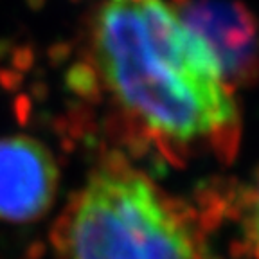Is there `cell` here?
I'll use <instances>...</instances> for the list:
<instances>
[{
  "mask_svg": "<svg viewBox=\"0 0 259 259\" xmlns=\"http://www.w3.org/2000/svg\"><path fill=\"white\" fill-rule=\"evenodd\" d=\"M178 15L212 51L232 90L259 79V24L239 0H177Z\"/></svg>",
  "mask_w": 259,
  "mask_h": 259,
  "instance_id": "cell-3",
  "label": "cell"
},
{
  "mask_svg": "<svg viewBox=\"0 0 259 259\" xmlns=\"http://www.w3.org/2000/svg\"><path fill=\"white\" fill-rule=\"evenodd\" d=\"M103 85L164 151L234 157L239 108L209 45L166 0H105L92 22Z\"/></svg>",
  "mask_w": 259,
  "mask_h": 259,
  "instance_id": "cell-1",
  "label": "cell"
},
{
  "mask_svg": "<svg viewBox=\"0 0 259 259\" xmlns=\"http://www.w3.org/2000/svg\"><path fill=\"white\" fill-rule=\"evenodd\" d=\"M56 162L27 135L0 139V220L34 222L47 214L58 191Z\"/></svg>",
  "mask_w": 259,
  "mask_h": 259,
  "instance_id": "cell-4",
  "label": "cell"
},
{
  "mask_svg": "<svg viewBox=\"0 0 259 259\" xmlns=\"http://www.w3.org/2000/svg\"><path fill=\"white\" fill-rule=\"evenodd\" d=\"M236 218L243 248L248 257L259 259V167L239 191Z\"/></svg>",
  "mask_w": 259,
  "mask_h": 259,
  "instance_id": "cell-5",
  "label": "cell"
},
{
  "mask_svg": "<svg viewBox=\"0 0 259 259\" xmlns=\"http://www.w3.org/2000/svg\"><path fill=\"white\" fill-rule=\"evenodd\" d=\"M13 65H15L16 69H27L29 65H31V53H29L27 49L15 51V54H13Z\"/></svg>",
  "mask_w": 259,
  "mask_h": 259,
  "instance_id": "cell-7",
  "label": "cell"
},
{
  "mask_svg": "<svg viewBox=\"0 0 259 259\" xmlns=\"http://www.w3.org/2000/svg\"><path fill=\"white\" fill-rule=\"evenodd\" d=\"M51 238L61 259H207L189 210L121 158L90 175Z\"/></svg>",
  "mask_w": 259,
  "mask_h": 259,
  "instance_id": "cell-2",
  "label": "cell"
},
{
  "mask_svg": "<svg viewBox=\"0 0 259 259\" xmlns=\"http://www.w3.org/2000/svg\"><path fill=\"white\" fill-rule=\"evenodd\" d=\"M18 83H20L18 74L8 69H0V87H4L6 90H13L18 87Z\"/></svg>",
  "mask_w": 259,
  "mask_h": 259,
  "instance_id": "cell-6",
  "label": "cell"
}]
</instances>
